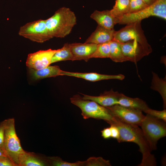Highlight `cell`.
<instances>
[{
  "label": "cell",
  "mask_w": 166,
  "mask_h": 166,
  "mask_svg": "<svg viewBox=\"0 0 166 166\" xmlns=\"http://www.w3.org/2000/svg\"><path fill=\"white\" fill-rule=\"evenodd\" d=\"M111 124L116 125L119 130L120 137L118 142H133L139 146V151L142 153V157L138 166L156 165L155 157L151 154L152 150L149 144L138 126L127 123L115 117Z\"/></svg>",
  "instance_id": "6da1fadb"
},
{
  "label": "cell",
  "mask_w": 166,
  "mask_h": 166,
  "mask_svg": "<svg viewBox=\"0 0 166 166\" xmlns=\"http://www.w3.org/2000/svg\"><path fill=\"white\" fill-rule=\"evenodd\" d=\"M4 147L8 157L17 166L26 151L22 148L15 127L14 118L6 119L4 133Z\"/></svg>",
  "instance_id": "277c9868"
},
{
  "label": "cell",
  "mask_w": 166,
  "mask_h": 166,
  "mask_svg": "<svg viewBox=\"0 0 166 166\" xmlns=\"http://www.w3.org/2000/svg\"><path fill=\"white\" fill-rule=\"evenodd\" d=\"M166 19V0H156L152 4L138 12L124 14L118 19V23L127 24L151 16Z\"/></svg>",
  "instance_id": "8992f818"
},
{
  "label": "cell",
  "mask_w": 166,
  "mask_h": 166,
  "mask_svg": "<svg viewBox=\"0 0 166 166\" xmlns=\"http://www.w3.org/2000/svg\"><path fill=\"white\" fill-rule=\"evenodd\" d=\"M70 100L72 104L81 110V114L85 119L93 118L103 120L109 124L113 121L114 118L108 109L93 101L84 99L78 94L73 96Z\"/></svg>",
  "instance_id": "3957f363"
},
{
  "label": "cell",
  "mask_w": 166,
  "mask_h": 166,
  "mask_svg": "<svg viewBox=\"0 0 166 166\" xmlns=\"http://www.w3.org/2000/svg\"><path fill=\"white\" fill-rule=\"evenodd\" d=\"M50 166L48 157L27 152L20 159L18 164V166Z\"/></svg>",
  "instance_id": "e0dca14e"
},
{
  "label": "cell",
  "mask_w": 166,
  "mask_h": 166,
  "mask_svg": "<svg viewBox=\"0 0 166 166\" xmlns=\"http://www.w3.org/2000/svg\"><path fill=\"white\" fill-rule=\"evenodd\" d=\"M0 166H17L10 159L7 157L0 158Z\"/></svg>",
  "instance_id": "4dcf8cb0"
},
{
  "label": "cell",
  "mask_w": 166,
  "mask_h": 166,
  "mask_svg": "<svg viewBox=\"0 0 166 166\" xmlns=\"http://www.w3.org/2000/svg\"><path fill=\"white\" fill-rule=\"evenodd\" d=\"M118 104L132 109L140 110L144 112L149 108L145 101L138 98H132L127 97L120 93Z\"/></svg>",
  "instance_id": "d6986e66"
},
{
  "label": "cell",
  "mask_w": 166,
  "mask_h": 166,
  "mask_svg": "<svg viewBox=\"0 0 166 166\" xmlns=\"http://www.w3.org/2000/svg\"><path fill=\"white\" fill-rule=\"evenodd\" d=\"M90 17L97 23L98 25L109 29H114L115 25L118 23V19L113 15L110 10H95Z\"/></svg>",
  "instance_id": "2e32d148"
},
{
  "label": "cell",
  "mask_w": 166,
  "mask_h": 166,
  "mask_svg": "<svg viewBox=\"0 0 166 166\" xmlns=\"http://www.w3.org/2000/svg\"><path fill=\"white\" fill-rule=\"evenodd\" d=\"M140 126L151 150H156L158 140L166 136V122L147 114Z\"/></svg>",
  "instance_id": "5b68a950"
},
{
  "label": "cell",
  "mask_w": 166,
  "mask_h": 166,
  "mask_svg": "<svg viewBox=\"0 0 166 166\" xmlns=\"http://www.w3.org/2000/svg\"><path fill=\"white\" fill-rule=\"evenodd\" d=\"M148 6L152 4L156 0H142Z\"/></svg>",
  "instance_id": "d6a6232c"
},
{
  "label": "cell",
  "mask_w": 166,
  "mask_h": 166,
  "mask_svg": "<svg viewBox=\"0 0 166 166\" xmlns=\"http://www.w3.org/2000/svg\"><path fill=\"white\" fill-rule=\"evenodd\" d=\"M57 50L50 49L28 54L26 62V66L29 68L36 70L46 67L51 64L52 58Z\"/></svg>",
  "instance_id": "30bf717a"
},
{
  "label": "cell",
  "mask_w": 166,
  "mask_h": 166,
  "mask_svg": "<svg viewBox=\"0 0 166 166\" xmlns=\"http://www.w3.org/2000/svg\"><path fill=\"white\" fill-rule=\"evenodd\" d=\"M120 44L122 53L127 61L136 63L149 54L143 46L136 40L120 43Z\"/></svg>",
  "instance_id": "8fae6325"
},
{
  "label": "cell",
  "mask_w": 166,
  "mask_h": 166,
  "mask_svg": "<svg viewBox=\"0 0 166 166\" xmlns=\"http://www.w3.org/2000/svg\"><path fill=\"white\" fill-rule=\"evenodd\" d=\"M83 166H110L109 160H106L101 157H91L83 161Z\"/></svg>",
  "instance_id": "484cf974"
},
{
  "label": "cell",
  "mask_w": 166,
  "mask_h": 166,
  "mask_svg": "<svg viewBox=\"0 0 166 166\" xmlns=\"http://www.w3.org/2000/svg\"><path fill=\"white\" fill-rule=\"evenodd\" d=\"M115 31L114 29H109L98 25L85 42L97 45L109 42L113 39Z\"/></svg>",
  "instance_id": "9a60e30c"
},
{
  "label": "cell",
  "mask_w": 166,
  "mask_h": 166,
  "mask_svg": "<svg viewBox=\"0 0 166 166\" xmlns=\"http://www.w3.org/2000/svg\"><path fill=\"white\" fill-rule=\"evenodd\" d=\"M144 112L162 120L166 122V110L165 109H164L162 111H158L149 108Z\"/></svg>",
  "instance_id": "83f0119b"
},
{
  "label": "cell",
  "mask_w": 166,
  "mask_h": 166,
  "mask_svg": "<svg viewBox=\"0 0 166 166\" xmlns=\"http://www.w3.org/2000/svg\"><path fill=\"white\" fill-rule=\"evenodd\" d=\"M148 6L142 0H129V9L128 13L138 12Z\"/></svg>",
  "instance_id": "4316f807"
},
{
  "label": "cell",
  "mask_w": 166,
  "mask_h": 166,
  "mask_svg": "<svg viewBox=\"0 0 166 166\" xmlns=\"http://www.w3.org/2000/svg\"><path fill=\"white\" fill-rule=\"evenodd\" d=\"M67 60L73 61V56L70 44L67 43H65L61 48L57 49L52 58L51 64Z\"/></svg>",
  "instance_id": "ffe728a7"
},
{
  "label": "cell",
  "mask_w": 166,
  "mask_h": 166,
  "mask_svg": "<svg viewBox=\"0 0 166 166\" xmlns=\"http://www.w3.org/2000/svg\"><path fill=\"white\" fill-rule=\"evenodd\" d=\"M109 42L97 45L96 50L91 57L93 58H109L110 55Z\"/></svg>",
  "instance_id": "cb8c5ba5"
},
{
  "label": "cell",
  "mask_w": 166,
  "mask_h": 166,
  "mask_svg": "<svg viewBox=\"0 0 166 166\" xmlns=\"http://www.w3.org/2000/svg\"><path fill=\"white\" fill-rule=\"evenodd\" d=\"M45 20L49 33L52 38H63L71 33L76 24L77 19L73 11L69 8L63 7Z\"/></svg>",
  "instance_id": "7a4b0ae2"
},
{
  "label": "cell",
  "mask_w": 166,
  "mask_h": 166,
  "mask_svg": "<svg viewBox=\"0 0 166 166\" xmlns=\"http://www.w3.org/2000/svg\"><path fill=\"white\" fill-rule=\"evenodd\" d=\"M61 70L57 65L49 66L39 70L29 68V73L32 78L37 80L47 77L61 76Z\"/></svg>",
  "instance_id": "ac0fdd59"
},
{
  "label": "cell",
  "mask_w": 166,
  "mask_h": 166,
  "mask_svg": "<svg viewBox=\"0 0 166 166\" xmlns=\"http://www.w3.org/2000/svg\"><path fill=\"white\" fill-rule=\"evenodd\" d=\"M129 0H116L113 8L110 10L113 15L118 19L128 13Z\"/></svg>",
  "instance_id": "7402d4cb"
},
{
  "label": "cell",
  "mask_w": 166,
  "mask_h": 166,
  "mask_svg": "<svg viewBox=\"0 0 166 166\" xmlns=\"http://www.w3.org/2000/svg\"><path fill=\"white\" fill-rule=\"evenodd\" d=\"M110 46L109 57L115 62H123L127 61L124 57L120 46V43L112 40L109 42Z\"/></svg>",
  "instance_id": "44dd1931"
},
{
  "label": "cell",
  "mask_w": 166,
  "mask_h": 166,
  "mask_svg": "<svg viewBox=\"0 0 166 166\" xmlns=\"http://www.w3.org/2000/svg\"><path fill=\"white\" fill-rule=\"evenodd\" d=\"M18 34L31 41L39 43L52 38L49 33L45 20L42 19L27 23L21 26Z\"/></svg>",
  "instance_id": "ba28073f"
},
{
  "label": "cell",
  "mask_w": 166,
  "mask_h": 166,
  "mask_svg": "<svg viewBox=\"0 0 166 166\" xmlns=\"http://www.w3.org/2000/svg\"><path fill=\"white\" fill-rule=\"evenodd\" d=\"M141 22L126 24L125 26L120 30L115 31L113 40L120 43L136 40L143 46L149 54L152 51V49L144 34L141 28Z\"/></svg>",
  "instance_id": "52a82bcc"
},
{
  "label": "cell",
  "mask_w": 166,
  "mask_h": 166,
  "mask_svg": "<svg viewBox=\"0 0 166 166\" xmlns=\"http://www.w3.org/2000/svg\"><path fill=\"white\" fill-rule=\"evenodd\" d=\"M153 78L152 82L151 88L158 91L163 98L164 107H166V81L160 78L155 73H153Z\"/></svg>",
  "instance_id": "603a6c76"
},
{
  "label": "cell",
  "mask_w": 166,
  "mask_h": 166,
  "mask_svg": "<svg viewBox=\"0 0 166 166\" xmlns=\"http://www.w3.org/2000/svg\"><path fill=\"white\" fill-rule=\"evenodd\" d=\"M110 125V126L109 127L111 132V138L116 139L118 141L120 137L119 130L117 127L114 124Z\"/></svg>",
  "instance_id": "f546056e"
},
{
  "label": "cell",
  "mask_w": 166,
  "mask_h": 166,
  "mask_svg": "<svg viewBox=\"0 0 166 166\" xmlns=\"http://www.w3.org/2000/svg\"><path fill=\"white\" fill-rule=\"evenodd\" d=\"M51 166H83V161H77L75 162H69L62 160L57 156L48 157Z\"/></svg>",
  "instance_id": "d4e9b609"
},
{
  "label": "cell",
  "mask_w": 166,
  "mask_h": 166,
  "mask_svg": "<svg viewBox=\"0 0 166 166\" xmlns=\"http://www.w3.org/2000/svg\"><path fill=\"white\" fill-rule=\"evenodd\" d=\"M61 76H72L84 79L85 80L96 81L108 79L123 80L125 78L124 75L119 74L117 75H109L99 74L96 73H77L65 71L62 70Z\"/></svg>",
  "instance_id": "5bb4252c"
},
{
  "label": "cell",
  "mask_w": 166,
  "mask_h": 166,
  "mask_svg": "<svg viewBox=\"0 0 166 166\" xmlns=\"http://www.w3.org/2000/svg\"><path fill=\"white\" fill-rule=\"evenodd\" d=\"M101 132V136L104 139H109L111 138L110 127L105 128Z\"/></svg>",
  "instance_id": "1f68e13d"
},
{
  "label": "cell",
  "mask_w": 166,
  "mask_h": 166,
  "mask_svg": "<svg viewBox=\"0 0 166 166\" xmlns=\"http://www.w3.org/2000/svg\"><path fill=\"white\" fill-rule=\"evenodd\" d=\"M6 122V119L0 123V148L2 149L6 153L4 147V140Z\"/></svg>",
  "instance_id": "f1b7e54d"
},
{
  "label": "cell",
  "mask_w": 166,
  "mask_h": 166,
  "mask_svg": "<svg viewBox=\"0 0 166 166\" xmlns=\"http://www.w3.org/2000/svg\"><path fill=\"white\" fill-rule=\"evenodd\" d=\"M81 94L83 95L82 98L84 99L92 100L103 106L108 107L118 104L120 93L111 89L105 91L97 96Z\"/></svg>",
  "instance_id": "4fadbf2b"
},
{
  "label": "cell",
  "mask_w": 166,
  "mask_h": 166,
  "mask_svg": "<svg viewBox=\"0 0 166 166\" xmlns=\"http://www.w3.org/2000/svg\"><path fill=\"white\" fill-rule=\"evenodd\" d=\"M7 157H8L6 153L2 149L0 148V158Z\"/></svg>",
  "instance_id": "836d02e7"
},
{
  "label": "cell",
  "mask_w": 166,
  "mask_h": 166,
  "mask_svg": "<svg viewBox=\"0 0 166 166\" xmlns=\"http://www.w3.org/2000/svg\"><path fill=\"white\" fill-rule=\"evenodd\" d=\"M106 107L113 117L129 124L140 126L145 117L142 111L140 110L118 104Z\"/></svg>",
  "instance_id": "9c48e42d"
},
{
  "label": "cell",
  "mask_w": 166,
  "mask_h": 166,
  "mask_svg": "<svg viewBox=\"0 0 166 166\" xmlns=\"http://www.w3.org/2000/svg\"><path fill=\"white\" fill-rule=\"evenodd\" d=\"M97 45L87 43H74L70 44L73 56V61L84 60L87 61L96 50Z\"/></svg>",
  "instance_id": "7c38bea8"
}]
</instances>
